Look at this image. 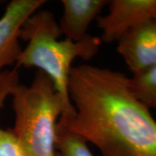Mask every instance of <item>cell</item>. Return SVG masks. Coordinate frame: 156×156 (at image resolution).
Instances as JSON below:
<instances>
[{
	"instance_id": "obj_1",
	"label": "cell",
	"mask_w": 156,
	"mask_h": 156,
	"mask_svg": "<svg viewBox=\"0 0 156 156\" xmlns=\"http://www.w3.org/2000/svg\"><path fill=\"white\" fill-rule=\"evenodd\" d=\"M69 95L75 113L59 118L101 156H156V121L130 89L129 77L107 68L73 66Z\"/></svg>"
},
{
	"instance_id": "obj_7",
	"label": "cell",
	"mask_w": 156,
	"mask_h": 156,
	"mask_svg": "<svg viewBox=\"0 0 156 156\" xmlns=\"http://www.w3.org/2000/svg\"><path fill=\"white\" fill-rule=\"evenodd\" d=\"M108 0H62V15L59 27L62 35L73 42H79L86 37L90 23L108 5Z\"/></svg>"
},
{
	"instance_id": "obj_5",
	"label": "cell",
	"mask_w": 156,
	"mask_h": 156,
	"mask_svg": "<svg viewBox=\"0 0 156 156\" xmlns=\"http://www.w3.org/2000/svg\"><path fill=\"white\" fill-rule=\"evenodd\" d=\"M45 0H12L0 17V74L5 68L17 62L23 48L20 30L33 13L41 9Z\"/></svg>"
},
{
	"instance_id": "obj_6",
	"label": "cell",
	"mask_w": 156,
	"mask_h": 156,
	"mask_svg": "<svg viewBox=\"0 0 156 156\" xmlns=\"http://www.w3.org/2000/svg\"><path fill=\"white\" fill-rule=\"evenodd\" d=\"M117 51L133 75L156 64V17L125 34Z\"/></svg>"
},
{
	"instance_id": "obj_2",
	"label": "cell",
	"mask_w": 156,
	"mask_h": 156,
	"mask_svg": "<svg viewBox=\"0 0 156 156\" xmlns=\"http://www.w3.org/2000/svg\"><path fill=\"white\" fill-rule=\"evenodd\" d=\"M62 36L59 23L48 10H38L23 24L20 40L28 44L17 60V66L37 68L53 83L57 94L65 106L62 118H69L75 113L69 95V82L76 58L89 60L96 55L101 40L89 35L82 41L73 42Z\"/></svg>"
},
{
	"instance_id": "obj_8",
	"label": "cell",
	"mask_w": 156,
	"mask_h": 156,
	"mask_svg": "<svg viewBox=\"0 0 156 156\" xmlns=\"http://www.w3.org/2000/svg\"><path fill=\"white\" fill-rule=\"evenodd\" d=\"M19 83V74L17 68L5 69L0 74V111L12 90ZM0 156H23L22 150L11 128L0 126Z\"/></svg>"
},
{
	"instance_id": "obj_9",
	"label": "cell",
	"mask_w": 156,
	"mask_h": 156,
	"mask_svg": "<svg viewBox=\"0 0 156 156\" xmlns=\"http://www.w3.org/2000/svg\"><path fill=\"white\" fill-rule=\"evenodd\" d=\"M129 85L141 103L156 110V64L129 77Z\"/></svg>"
},
{
	"instance_id": "obj_4",
	"label": "cell",
	"mask_w": 156,
	"mask_h": 156,
	"mask_svg": "<svg viewBox=\"0 0 156 156\" xmlns=\"http://www.w3.org/2000/svg\"><path fill=\"white\" fill-rule=\"evenodd\" d=\"M156 17V0H112L108 12L97 17L101 42H118L125 34Z\"/></svg>"
},
{
	"instance_id": "obj_10",
	"label": "cell",
	"mask_w": 156,
	"mask_h": 156,
	"mask_svg": "<svg viewBox=\"0 0 156 156\" xmlns=\"http://www.w3.org/2000/svg\"><path fill=\"white\" fill-rule=\"evenodd\" d=\"M56 149L59 156H94L88 143L59 121L56 128Z\"/></svg>"
},
{
	"instance_id": "obj_11",
	"label": "cell",
	"mask_w": 156,
	"mask_h": 156,
	"mask_svg": "<svg viewBox=\"0 0 156 156\" xmlns=\"http://www.w3.org/2000/svg\"><path fill=\"white\" fill-rule=\"evenodd\" d=\"M58 155H59V154H58Z\"/></svg>"
},
{
	"instance_id": "obj_3",
	"label": "cell",
	"mask_w": 156,
	"mask_h": 156,
	"mask_svg": "<svg viewBox=\"0 0 156 156\" xmlns=\"http://www.w3.org/2000/svg\"><path fill=\"white\" fill-rule=\"evenodd\" d=\"M10 97L15 115L11 129L23 156H59L56 128L66 110L50 78L37 71L31 83H19Z\"/></svg>"
}]
</instances>
